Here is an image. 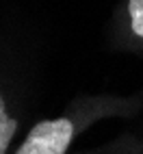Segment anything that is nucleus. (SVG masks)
<instances>
[{
    "label": "nucleus",
    "mask_w": 143,
    "mask_h": 154,
    "mask_svg": "<svg viewBox=\"0 0 143 154\" xmlns=\"http://www.w3.org/2000/svg\"><path fill=\"white\" fill-rule=\"evenodd\" d=\"M17 119L9 113L7 109V102H5V96L0 94V154H7L11 143L17 135Z\"/></svg>",
    "instance_id": "1"
},
{
    "label": "nucleus",
    "mask_w": 143,
    "mask_h": 154,
    "mask_svg": "<svg viewBox=\"0 0 143 154\" xmlns=\"http://www.w3.org/2000/svg\"><path fill=\"white\" fill-rule=\"evenodd\" d=\"M128 13L132 33L143 39V0H128Z\"/></svg>",
    "instance_id": "2"
}]
</instances>
